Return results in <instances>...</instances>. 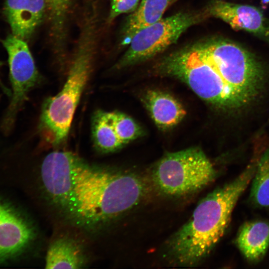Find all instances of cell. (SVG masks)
Segmentation results:
<instances>
[{
  "mask_svg": "<svg viewBox=\"0 0 269 269\" xmlns=\"http://www.w3.org/2000/svg\"><path fill=\"white\" fill-rule=\"evenodd\" d=\"M236 243L246 259L260 261L269 247V222L256 220L245 223L238 231Z\"/></svg>",
  "mask_w": 269,
  "mask_h": 269,
  "instance_id": "cell-13",
  "label": "cell"
},
{
  "mask_svg": "<svg viewBox=\"0 0 269 269\" xmlns=\"http://www.w3.org/2000/svg\"><path fill=\"white\" fill-rule=\"evenodd\" d=\"M194 45L204 60L189 87L198 97L228 110L242 108L256 98L264 73L252 53L233 42L219 38Z\"/></svg>",
  "mask_w": 269,
  "mask_h": 269,
  "instance_id": "cell-1",
  "label": "cell"
},
{
  "mask_svg": "<svg viewBox=\"0 0 269 269\" xmlns=\"http://www.w3.org/2000/svg\"><path fill=\"white\" fill-rule=\"evenodd\" d=\"M142 101L155 125L162 130L173 128L186 115L181 104L171 95L157 90H149Z\"/></svg>",
  "mask_w": 269,
  "mask_h": 269,
  "instance_id": "cell-12",
  "label": "cell"
},
{
  "mask_svg": "<svg viewBox=\"0 0 269 269\" xmlns=\"http://www.w3.org/2000/svg\"><path fill=\"white\" fill-rule=\"evenodd\" d=\"M71 0H45L46 7L54 24L61 25Z\"/></svg>",
  "mask_w": 269,
  "mask_h": 269,
  "instance_id": "cell-19",
  "label": "cell"
},
{
  "mask_svg": "<svg viewBox=\"0 0 269 269\" xmlns=\"http://www.w3.org/2000/svg\"><path fill=\"white\" fill-rule=\"evenodd\" d=\"M105 113L108 121L124 144L141 134V131L139 127L126 114L119 112H105Z\"/></svg>",
  "mask_w": 269,
  "mask_h": 269,
  "instance_id": "cell-18",
  "label": "cell"
},
{
  "mask_svg": "<svg viewBox=\"0 0 269 269\" xmlns=\"http://www.w3.org/2000/svg\"><path fill=\"white\" fill-rule=\"evenodd\" d=\"M217 175L209 159L196 147L166 154L152 168L151 179L159 193L178 197L202 189Z\"/></svg>",
  "mask_w": 269,
  "mask_h": 269,
  "instance_id": "cell-5",
  "label": "cell"
},
{
  "mask_svg": "<svg viewBox=\"0 0 269 269\" xmlns=\"http://www.w3.org/2000/svg\"><path fill=\"white\" fill-rule=\"evenodd\" d=\"M92 133L95 146L101 152H113L124 145L108 121L105 112L98 111L94 114Z\"/></svg>",
  "mask_w": 269,
  "mask_h": 269,
  "instance_id": "cell-16",
  "label": "cell"
},
{
  "mask_svg": "<svg viewBox=\"0 0 269 269\" xmlns=\"http://www.w3.org/2000/svg\"><path fill=\"white\" fill-rule=\"evenodd\" d=\"M202 18L201 14L180 12L142 29L132 37L116 66L122 68L154 57L176 42L186 29Z\"/></svg>",
  "mask_w": 269,
  "mask_h": 269,
  "instance_id": "cell-6",
  "label": "cell"
},
{
  "mask_svg": "<svg viewBox=\"0 0 269 269\" xmlns=\"http://www.w3.org/2000/svg\"><path fill=\"white\" fill-rule=\"evenodd\" d=\"M8 54L10 83V100L2 118L0 128L8 134L28 94L40 82L33 57L25 41L12 34L2 41Z\"/></svg>",
  "mask_w": 269,
  "mask_h": 269,
  "instance_id": "cell-7",
  "label": "cell"
},
{
  "mask_svg": "<svg viewBox=\"0 0 269 269\" xmlns=\"http://www.w3.org/2000/svg\"><path fill=\"white\" fill-rule=\"evenodd\" d=\"M139 0H111L109 19L112 20L121 14L133 12L139 4Z\"/></svg>",
  "mask_w": 269,
  "mask_h": 269,
  "instance_id": "cell-20",
  "label": "cell"
},
{
  "mask_svg": "<svg viewBox=\"0 0 269 269\" xmlns=\"http://www.w3.org/2000/svg\"><path fill=\"white\" fill-rule=\"evenodd\" d=\"M85 263L82 250L73 240L62 238L49 246L46 256V269H80Z\"/></svg>",
  "mask_w": 269,
  "mask_h": 269,
  "instance_id": "cell-15",
  "label": "cell"
},
{
  "mask_svg": "<svg viewBox=\"0 0 269 269\" xmlns=\"http://www.w3.org/2000/svg\"><path fill=\"white\" fill-rule=\"evenodd\" d=\"M207 11L210 15L222 20L233 29L252 33L269 43V25L258 8L223 0H213Z\"/></svg>",
  "mask_w": 269,
  "mask_h": 269,
  "instance_id": "cell-10",
  "label": "cell"
},
{
  "mask_svg": "<svg viewBox=\"0 0 269 269\" xmlns=\"http://www.w3.org/2000/svg\"><path fill=\"white\" fill-rule=\"evenodd\" d=\"M34 233L25 216L0 197V264L21 256L33 241Z\"/></svg>",
  "mask_w": 269,
  "mask_h": 269,
  "instance_id": "cell-8",
  "label": "cell"
},
{
  "mask_svg": "<svg viewBox=\"0 0 269 269\" xmlns=\"http://www.w3.org/2000/svg\"><path fill=\"white\" fill-rule=\"evenodd\" d=\"M90 43L82 44L62 90L44 103L38 126L42 137L53 146L64 141L92 68Z\"/></svg>",
  "mask_w": 269,
  "mask_h": 269,
  "instance_id": "cell-4",
  "label": "cell"
},
{
  "mask_svg": "<svg viewBox=\"0 0 269 269\" xmlns=\"http://www.w3.org/2000/svg\"><path fill=\"white\" fill-rule=\"evenodd\" d=\"M257 165H250L234 180L199 202L189 220L166 242V254L170 262L191 267L209 256L228 228L235 207L252 182Z\"/></svg>",
  "mask_w": 269,
  "mask_h": 269,
  "instance_id": "cell-2",
  "label": "cell"
},
{
  "mask_svg": "<svg viewBox=\"0 0 269 269\" xmlns=\"http://www.w3.org/2000/svg\"><path fill=\"white\" fill-rule=\"evenodd\" d=\"M177 0H141L128 17L123 29L124 42H130L139 30L162 18L167 7Z\"/></svg>",
  "mask_w": 269,
  "mask_h": 269,
  "instance_id": "cell-14",
  "label": "cell"
},
{
  "mask_svg": "<svg viewBox=\"0 0 269 269\" xmlns=\"http://www.w3.org/2000/svg\"><path fill=\"white\" fill-rule=\"evenodd\" d=\"M250 198L253 203L261 208H269V151L257 163L252 180Z\"/></svg>",
  "mask_w": 269,
  "mask_h": 269,
  "instance_id": "cell-17",
  "label": "cell"
},
{
  "mask_svg": "<svg viewBox=\"0 0 269 269\" xmlns=\"http://www.w3.org/2000/svg\"><path fill=\"white\" fill-rule=\"evenodd\" d=\"M139 175L91 166L78 157L66 209L87 224L103 223L136 206L147 191Z\"/></svg>",
  "mask_w": 269,
  "mask_h": 269,
  "instance_id": "cell-3",
  "label": "cell"
},
{
  "mask_svg": "<svg viewBox=\"0 0 269 269\" xmlns=\"http://www.w3.org/2000/svg\"><path fill=\"white\" fill-rule=\"evenodd\" d=\"M45 0H6L4 12L12 34L25 40L41 22Z\"/></svg>",
  "mask_w": 269,
  "mask_h": 269,
  "instance_id": "cell-11",
  "label": "cell"
},
{
  "mask_svg": "<svg viewBox=\"0 0 269 269\" xmlns=\"http://www.w3.org/2000/svg\"><path fill=\"white\" fill-rule=\"evenodd\" d=\"M78 157L71 152L55 151L46 155L41 166L44 189L55 203L64 208L72 190V171Z\"/></svg>",
  "mask_w": 269,
  "mask_h": 269,
  "instance_id": "cell-9",
  "label": "cell"
}]
</instances>
